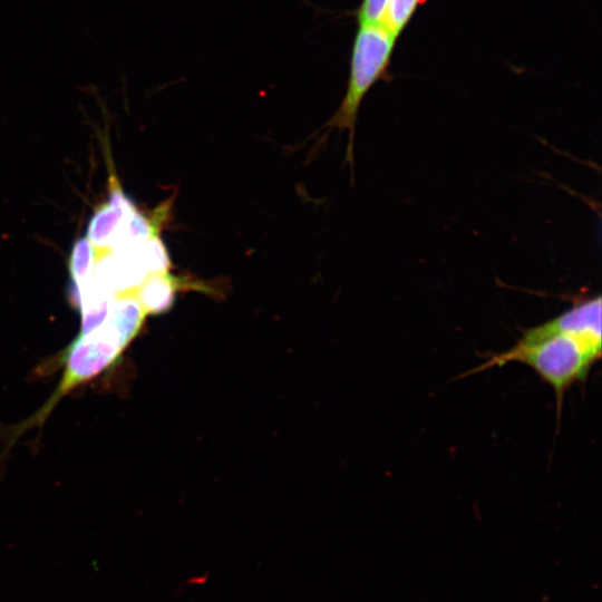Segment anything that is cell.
Masks as SVG:
<instances>
[{"label": "cell", "mask_w": 602, "mask_h": 602, "mask_svg": "<svg viewBox=\"0 0 602 602\" xmlns=\"http://www.w3.org/2000/svg\"><path fill=\"white\" fill-rule=\"evenodd\" d=\"M397 37L380 25H359L352 43L347 90L327 123L329 129H348L347 161L353 163V137L359 107L373 85L388 78Z\"/></svg>", "instance_id": "3"}, {"label": "cell", "mask_w": 602, "mask_h": 602, "mask_svg": "<svg viewBox=\"0 0 602 602\" xmlns=\"http://www.w3.org/2000/svg\"><path fill=\"white\" fill-rule=\"evenodd\" d=\"M388 0H361L356 11L358 25H379Z\"/></svg>", "instance_id": "11"}, {"label": "cell", "mask_w": 602, "mask_h": 602, "mask_svg": "<svg viewBox=\"0 0 602 602\" xmlns=\"http://www.w3.org/2000/svg\"><path fill=\"white\" fill-rule=\"evenodd\" d=\"M423 1L425 0H388L379 25L398 38Z\"/></svg>", "instance_id": "9"}, {"label": "cell", "mask_w": 602, "mask_h": 602, "mask_svg": "<svg viewBox=\"0 0 602 602\" xmlns=\"http://www.w3.org/2000/svg\"><path fill=\"white\" fill-rule=\"evenodd\" d=\"M174 294L175 283L168 272L148 274L136 290V297L146 313H158L168 309Z\"/></svg>", "instance_id": "7"}, {"label": "cell", "mask_w": 602, "mask_h": 602, "mask_svg": "<svg viewBox=\"0 0 602 602\" xmlns=\"http://www.w3.org/2000/svg\"><path fill=\"white\" fill-rule=\"evenodd\" d=\"M70 297L80 312V334L89 333L100 327L107 320L117 298L116 294L100 288L94 278L81 285L72 284Z\"/></svg>", "instance_id": "6"}, {"label": "cell", "mask_w": 602, "mask_h": 602, "mask_svg": "<svg viewBox=\"0 0 602 602\" xmlns=\"http://www.w3.org/2000/svg\"><path fill=\"white\" fill-rule=\"evenodd\" d=\"M601 304L600 295L574 303L555 318L526 329L513 347L489 356L464 376L521 362L552 387L560 418L565 392L583 381L601 358Z\"/></svg>", "instance_id": "1"}, {"label": "cell", "mask_w": 602, "mask_h": 602, "mask_svg": "<svg viewBox=\"0 0 602 602\" xmlns=\"http://www.w3.org/2000/svg\"><path fill=\"white\" fill-rule=\"evenodd\" d=\"M143 245L132 250L105 252L96 260L95 282L116 295L136 291L149 274L142 254Z\"/></svg>", "instance_id": "4"}, {"label": "cell", "mask_w": 602, "mask_h": 602, "mask_svg": "<svg viewBox=\"0 0 602 602\" xmlns=\"http://www.w3.org/2000/svg\"><path fill=\"white\" fill-rule=\"evenodd\" d=\"M143 259L149 274L167 273L169 259L162 240L155 234L142 247Z\"/></svg>", "instance_id": "10"}, {"label": "cell", "mask_w": 602, "mask_h": 602, "mask_svg": "<svg viewBox=\"0 0 602 602\" xmlns=\"http://www.w3.org/2000/svg\"><path fill=\"white\" fill-rule=\"evenodd\" d=\"M96 250L87 237L78 239L71 250L69 272L74 285H81L94 278Z\"/></svg>", "instance_id": "8"}, {"label": "cell", "mask_w": 602, "mask_h": 602, "mask_svg": "<svg viewBox=\"0 0 602 602\" xmlns=\"http://www.w3.org/2000/svg\"><path fill=\"white\" fill-rule=\"evenodd\" d=\"M138 330L110 310L107 320L97 329L77 338L65 350V370L57 389L30 418L10 429V447L27 430L41 426L57 402L77 386L89 381L111 367Z\"/></svg>", "instance_id": "2"}, {"label": "cell", "mask_w": 602, "mask_h": 602, "mask_svg": "<svg viewBox=\"0 0 602 602\" xmlns=\"http://www.w3.org/2000/svg\"><path fill=\"white\" fill-rule=\"evenodd\" d=\"M135 204L118 186H113L107 203L91 216L87 239L98 251H107L123 223L136 211Z\"/></svg>", "instance_id": "5"}]
</instances>
